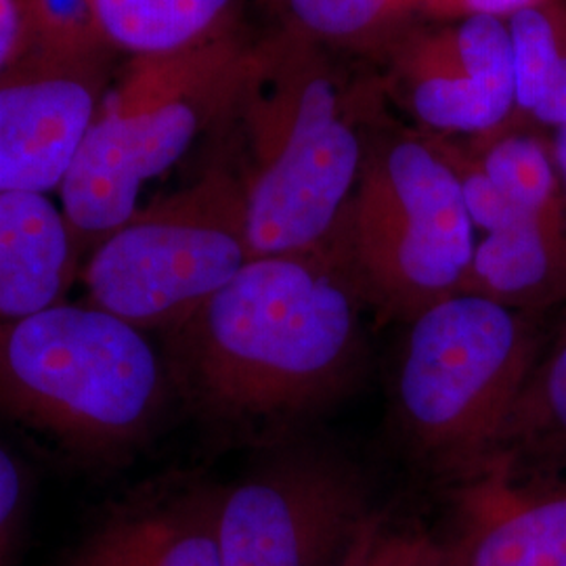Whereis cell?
Masks as SVG:
<instances>
[{
    "instance_id": "cell-3",
    "label": "cell",
    "mask_w": 566,
    "mask_h": 566,
    "mask_svg": "<svg viewBox=\"0 0 566 566\" xmlns=\"http://www.w3.org/2000/svg\"><path fill=\"white\" fill-rule=\"evenodd\" d=\"M145 334L91 303L0 324V413L81 460L130 458L175 392Z\"/></svg>"
},
{
    "instance_id": "cell-10",
    "label": "cell",
    "mask_w": 566,
    "mask_h": 566,
    "mask_svg": "<svg viewBox=\"0 0 566 566\" xmlns=\"http://www.w3.org/2000/svg\"><path fill=\"white\" fill-rule=\"evenodd\" d=\"M390 67L399 99L426 133L472 139L514 126V63L481 28L401 25L390 34Z\"/></svg>"
},
{
    "instance_id": "cell-14",
    "label": "cell",
    "mask_w": 566,
    "mask_h": 566,
    "mask_svg": "<svg viewBox=\"0 0 566 566\" xmlns=\"http://www.w3.org/2000/svg\"><path fill=\"white\" fill-rule=\"evenodd\" d=\"M483 468L510 479L566 474V304L556 322L544 327L523 388Z\"/></svg>"
},
{
    "instance_id": "cell-15",
    "label": "cell",
    "mask_w": 566,
    "mask_h": 566,
    "mask_svg": "<svg viewBox=\"0 0 566 566\" xmlns=\"http://www.w3.org/2000/svg\"><path fill=\"white\" fill-rule=\"evenodd\" d=\"M547 315L566 304V221L521 219L474 245L464 290Z\"/></svg>"
},
{
    "instance_id": "cell-20",
    "label": "cell",
    "mask_w": 566,
    "mask_h": 566,
    "mask_svg": "<svg viewBox=\"0 0 566 566\" xmlns=\"http://www.w3.org/2000/svg\"><path fill=\"white\" fill-rule=\"evenodd\" d=\"M350 566H451L446 544L424 531L388 525L385 518L371 531L359 556Z\"/></svg>"
},
{
    "instance_id": "cell-9",
    "label": "cell",
    "mask_w": 566,
    "mask_h": 566,
    "mask_svg": "<svg viewBox=\"0 0 566 566\" xmlns=\"http://www.w3.org/2000/svg\"><path fill=\"white\" fill-rule=\"evenodd\" d=\"M105 41L28 44L0 72V193L60 189L118 74Z\"/></svg>"
},
{
    "instance_id": "cell-24",
    "label": "cell",
    "mask_w": 566,
    "mask_h": 566,
    "mask_svg": "<svg viewBox=\"0 0 566 566\" xmlns=\"http://www.w3.org/2000/svg\"><path fill=\"white\" fill-rule=\"evenodd\" d=\"M552 137V149H554V160H556V168H558V177L563 182V191H565L566 198V124L552 130L549 133Z\"/></svg>"
},
{
    "instance_id": "cell-8",
    "label": "cell",
    "mask_w": 566,
    "mask_h": 566,
    "mask_svg": "<svg viewBox=\"0 0 566 566\" xmlns=\"http://www.w3.org/2000/svg\"><path fill=\"white\" fill-rule=\"evenodd\" d=\"M380 518L353 465L283 451L221 486V566H350Z\"/></svg>"
},
{
    "instance_id": "cell-4",
    "label": "cell",
    "mask_w": 566,
    "mask_h": 566,
    "mask_svg": "<svg viewBox=\"0 0 566 566\" xmlns=\"http://www.w3.org/2000/svg\"><path fill=\"white\" fill-rule=\"evenodd\" d=\"M254 44L238 23L181 53L128 60L118 70L60 187L61 210L82 256L142 208L147 182L168 172L206 130L229 120Z\"/></svg>"
},
{
    "instance_id": "cell-2",
    "label": "cell",
    "mask_w": 566,
    "mask_h": 566,
    "mask_svg": "<svg viewBox=\"0 0 566 566\" xmlns=\"http://www.w3.org/2000/svg\"><path fill=\"white\" fill-rule=\"evenodd\" d=\"M231 120L243 124L252 259L334 254L365 143L319 42L292 28L254 44Z\"/></svg>"
},
{
    "instance_id": "cell-5",
    "label": "cell",
    "mask_w": 566,
    "mask_h": 566,
    "mask_svg": "<svg viewBox=\"0 0 566 566\" xmlns=\"http://www.w3.org/2000/svg\"><path fill=\"white\" fill-rule=\"evenodd\" d=\"M546 315L458 292L409 319L397 411L437 464L476 474L491 458L542 340Z\"/></svg>"
},
{
    "instance_id": "cell-11",
    "label": "cell",
    "mask_w": 566,
    "mask_h": 566,
    "mask_svg": "<svg viewBox=\"0 0 566 566\" xmlns=\"http://www.w3.org/2000/svg\"><path fill=\"white\" fill-rule=\"evenodd\" d=\"M221 486L168 479L107 507L61 566H221Z\"/></svg>"
},
{
    "instance_id": "cell-17",
    "label": "cell",
    "mask_w": 566,
    "mask_h": 566,
    "mask_svg": "<svg viewBox=\"0 0 566 566\" xmlns=\"http://www.w3.org/2000/svg\"><path fill=\"white\" fill-rule=\"evenodd\" d=\"M516 114L514 126L552 133L566 124V0H544L507 20Z\"/></svg>"
},
{
    "instance_id": "cell-18",
    "label": "cell",
    "mask_w": 566,
    "mask_h": 566,
    "mask_svg": "<svg viewBox=\"0 0 566 566\" xmlns=\"http://www.w3.org/2000/svg\"><path fill=\"white\" fill-rule=\"evenodd\" d=\"M489 182L518 214L566 221V198L552 137L535 126H510L464 139Z\"/></svg>"
},
{
    "instance_id": "cell-16",
    "label": "cell",
    "mask_w": 566,
    "mask_h": 566,
    "mask_svg": "<svg viewBox=\"0 0 566 566\" xmlns=\"http://www.w3.org/2000/svg\"><path fill=\"white\" fill-rule=\"evenodd\" d=\"M103 41L128 60L164 57L240 23L242 0H93Z\"/></svg>"
},
{
    "instance_id": "cell-7",
    "label": "cell",
    "mask_w": 566,
    "mask_h": 566,
    "mask_svg": "<svg viewBox=\"0 0 566 566\" xmlns=\"http://www.w3.org/2000/svg\"><path fill=\"white\" fill-rule=\"evenodd\" d=\"M252 259L245 182L229 164L142 206L84 264L88 303L142 332L189 319Z\"/></svg>"
},
{
    "instance_id": "cell-13",
    "label": "cell",
    "mask_w": 566,
    "mask_h": 566,
    "mask_svg": "<svg viewBox=\"0 0 566 566\" xmlns=\"http://www.w3.org/2000/svg\"><path fill=\"white\" fill-rule=\"evenodd\" d=\"M82 252L46 193H0V324L67 303Z\"/></svg>"
},
{
    "instance_id": "cell-21",
    "label": "cell",
    "mask_w": 566,
    "mask_h": 566,
    "mask_svg": "<svg viewBox=\"0 0 566 566\" xmlns=\"http://www.w3.org/2000/svg\"><path fill=\"white\" fill-rule=\"evenodd\" d=\"M30 506V479L20 460L0 446V566L15 565Z\"/></svg>"
},
{
    "instance_id": "cell-23",
    "label": "cell",
    "mask_w": 566,
    "mask_h": 566,
    "mask_svg": "<svg viewBox=\"0 0 566 566\" xmlns=\"http://www.w3.org/2000/svg\"><path fill=\"white\" fill-rule=\"evenodd\" d=\"M32 4L34 0H0V72L23 49Z\"/></svg>"
},
{
    "instance_id": "cell-19",
    "label": "cell",
    "mask_w": 566,
    "mask_h": 566,
    "mask_svg": "<svg viewBox=\"0 0 566 566\" xmlns=\"http://www.w3.org/2000/svg\"><path fill=\"white\" fill-rule=\"evenodd\" d=\"M287 28L311 41L364 44L386 41L413 18L418 0H280Z\"/></svg>"
},
{
    "instance_id": "cell-6",
    "label": "cell",
    "mask_w": 566,
    "mask_h": 566,
    "mask_svg": "<svg viewBox=\"0 0 566 566\" xmlns=\"http://www.w3.org/2000/svg\"><path fill=\"white\" fill-rule=\"evenodd\" d=\"M472 229L460 181L424 133L388 135L365 145L334 254L365 303L409 322L464 290Z\"/></svg>"
},
{
    "instance_id": "cell-22",
    "label": "cell",
    "mask_w": 566,
    "mask_h": 566,
    "mask_svg": "<svg viewBox=\"0 0 566 566\" xmlns=\"http://www.w3.org/2000/svg\"><path fill=\"white\" fill-rule=\"evenodd\" d=\"M544 0H418L413 18L434 23L470 20V18H497L510 20Z\"/></svg>"
},
{
    "instance_id": "cell-12",
    "label": "cell",
    "mask_w": 566,
    "mask_h": 566,
    "mask_svg": "<svg viewBox=\"0 0 566 566\" xmlns=\"http://www.w3.org/2000/svg\"><path fill=\"white\" fill-rule=\"evenodd\" d=\"M451 566H566V474L468 479Z\"/></svg>"
},
{
    "instance_id": "cell-1",
    "label": "cell",
    "mask_w": 566,
    "mask_h": 566,
    "mask_svg": "<svg viewBox=\"0 0 566 566\" xmlns=\"http://www.w3.org/2000/svg\"><path fill=\"white\" fill-rule=\"evenodd\" d=\"M364 303L332 254L250 259L164 334L172 388L200 420L231 432L319 411L361 365Z\"/></svg>"
}]
</instances>
